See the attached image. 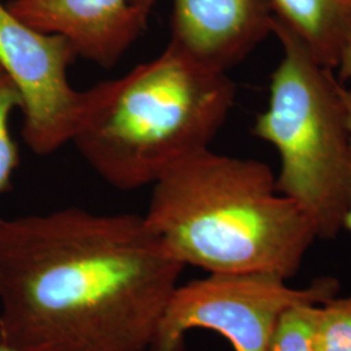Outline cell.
I'll return each mask as SVG.
<instances>
[{
    "instance_id": "1",
    "label": "cell",
    "mask_w": 351,
    "mask_h": 351,
    "mask_svg": "<svg viewBox=\"0 0 351 351\" xmlns=\"http://www.w3.org/2000/svg\"><path fill=\"white\" fill-rule=\"evenodd\" d=\"M184 268L143 215L69 207L0 217V342L149 351Z\"/></svg>"
},
{
    "instance_id": "2",
    "label": "cell",
    "mask_w": 351,
    "mask_h": 351,
    "mask_svg": "<svg viewBox=\"0 0 351 351\" xmlns=\"http://www.w3.org/2000/svg\"><path fill=\"white\" fill-rule=\"evenodd\" d=\"M151 230L180 263L210 274L297 275L315 239L301 207L278 194L269 165L194 152L154 185Z\"/></svg>"
},
{
    "instance_id": "3",
    "label": "cell",
    "mask_w": 351,
    "mask_h": 351,
    "mask_svg": "<svg viewBox=\"0 0 351 351\" xmlns=\"http://www.w3.org/2000/svg\"><path fill=\"white\" fill-rule=\"evenodd\" d=\"M236 93L228 72L168 42L150 62L84 90L71 143L113 188L152 186L178 162L210 147Z\"/></svg>"
},
{
    "instance_id": "4",
    "label": "cell",
    "mask_w": 351,
    "mask_h": 351,
    "mask_svg": "<svg viewBox=\"0 0 351 351\" xmlns=\"http://www.w3.org/2000/svg\"><path fill=\"white\" fill-rule=\"evenodd\" d=\"M272 34L284 56L252 134L278 152L277 193L301 207L317 239H335L343 228L351 188V133L341 82L274 21Z\"/></svg>"
},
{
    "instance_id": "5",
    "label": "cell",
    "mask_w": 351,
    "mask_h": 351,
    "mask_svg": "<svg viewBox=\"0 0 351 351\" xmlns=\"http://www.w3.org/2000/svg\"><path fill=\"white\" fill-rule=\"evenodd\" d=\"M268 274L220 275L176 289L149 351H180L186 333L203 328L226 337L234 351H267L277 319L297 304H323L339 281L322 277L303 289Z\"/></svg>"
},
{
    "instance_id": "6",
    "label": "cell",
    "mask_w": 351,
    "mask_h": 351,
    "mask_svg": "<svg viewBox=\"0 0 351 351\" xmlns=\"http://www.w3.org/2000/svg\"><path fill=\"white\" fill-rule=\"evenodd\" d=\"M75 58L66 38L27 25L0 1V66L20 93L21 134L37 155L53 154L73 138L85 97L68 77Z\"/></svg>"
},
{
    "instance_id": "7",
    "label": "cell",
    "mask_w": 351,
    "mask_h": 351,
    "mask_svg": "<svg viewBox=\"0 0 351 351\" xmlns=\"http://www.w3.org/2000/svg\"><path fill=\"white\" fill-rule=\"evenodd\" d=\"M158 0H130L150 14ZM169 43L228 72L272 34L265 0H172Z\"/></svg>"
},
{
    "instance_id": "8",
    "label": "cell",
    "mask_w": 351,
    "mask_h": 351,
    "mask_svg": "<svg viewBox=\"0 0 351 351\" xmlns=\"http://www.w3.org/2000/svg\"><path fill=\"white\" fill-rule=\"evenodd\" d=\"M7 8L27 25L66 38L78 58L101 68L121 60L150 17L130 0H11Z\"/></svg>"
},
{
    "instance_id": "9",
    "label": "cell",
    "mask_w": 351,
    "mask_h": 351,
    "mask_svg": "<svg viewBox=\"0 0 351 351\" xmlns=\"http://www.w3.org/2000/svg\"><path fill=\"white\" fill-rule=\"evenodd\" d=\"M272 21L297 38L315 60L336 69L351 34V0H265Z\"/></svg>"
},
{
    "instance_id": "10",
    "label": "cell",
    "mask_w": 351,
    "mask_h": 351,
    "mask_svg": "<svg viewBox=\"0 0 351 351\" xmlns=\"http://www.w3.org/2000/svg\"><path fill=\"white\" fill-rule=\"evenodd\" d=\"M320 304H297L277 319L267 351H314V335Z\"/></svg>"
},
{
    "instance_id": "11",
    "label": "cell",
    "mask_w": 351,
    "mask_h": 351,
    "mask_svg": "<svg viewBox=\"0 0 351 351\" xmlns=\"http://www.w3.org/2000/svg\"><path fill=\"white\" fill-rule=\"evenodd\" d=\"M314 351H351V297H333L320 304Z\"/></svg>"
},
{
    "instance_id": "12",
    "label": "cell",
    "mask_w": 351,
    "mask_h": 351,
    "mask_svg": "<svg viewBox=\"0 0 351 351\" xmlns=\"http://www.w3.org/2000/svg\"><path fill=\"white\" fill-rule=\"evenodd\" d=\"M14 110H21V97L0 66V194L10 188L11 178L20 163L19 149L10 129V119Z\"/></svg>"
},
{
    "instance_id": "13",
    "label": "cell",
    "mask_w": 351,
    "mask_h": 351,
    "mask_svg": "<svg viewBox=\"0 0 351 351\" xmlns=\"http://www.w3.org/2000/svg\"><path fill=\"white\" fill-rule=\"evenodd\" d=\"M336 69H337V80L341 84H345L346 81L351 80V34L341 51Z\"/></svg>"
},
{
    "instance_id": "14",
    "label": "cell",
    "mask_w": 351,
    "mask_h": 351,
    "mask_svg": "<svg viewBox=\"0 0 351 351\" xmlns=\"http://www.w3.org/2000/svg\"><path fill=\"white\" fill-rule=\"evenodd\" d=\"M341 95H342V99L345 101V106H346V110H348V120H349V128H350L351 133V88H345L343 84H341ZM343 228H346L348 230L351 232V188L349 206H348V211L345 215Z\"/></svg>"
},
{
    "instance_id": "15",
    "label": "cell",
    "mask_w": 351,
    "mask_h": 351,
    "mask_svg": "<svg viewBox=\"0 0 351 351\" xmlns=\"http://www.w3.org/2000/svg\"><path fill=\"white\" fill-rule=\"evenodd\" d=\"M0 351H14L11 349V348H8L7 345H4L3 342H0Z\"/></svg>"
}]
</instances>
